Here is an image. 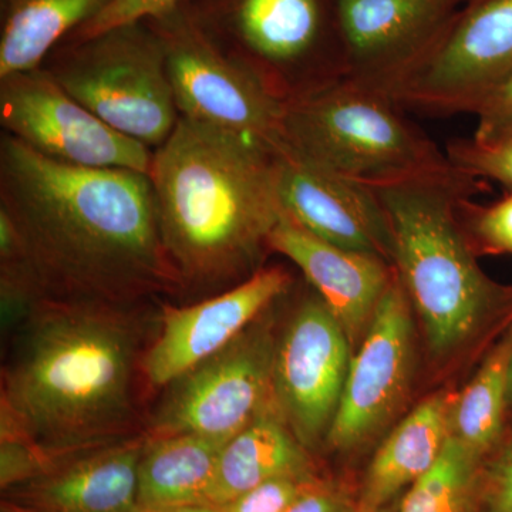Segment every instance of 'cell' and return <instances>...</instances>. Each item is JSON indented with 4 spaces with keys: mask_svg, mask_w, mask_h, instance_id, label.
<instances>
[{
    "mask_svg": "<svg viewBox=\"0 0 512 512\" xmlns=\"http://www.w3.org/2000/svg\"><path fill=\"white\" fill-rule=\"evenodd\" d=\"M146 305L45 298L8 339L0 436L18 434L57 458L137 431Z\"/></svg>",
    "mask_w": 512,
    "mask_h": 512,
    "instance_id": "7a4b0ae2",
    "label": "cell"
},
{
    "mask_svg": "<svg viewBox=\"0 0 512 512\" xmlns=\"http://www.w3.org/2000/svg\"><path fill=\"white\" fill-rule=\"evenodd\" d=\"M466 0H340L345 80L392 93L426 62Z\"/></svg>",
    "mask_w": 512,
    "mask_h": 512,
    "instance_id": "4fadbf2b",
    "label": "cell"
},
{
    "mask_svg": "<svg viewBox=\"0 0 512 512\" xmlns=\"http://www.w3.org/2000/svg\"><path fill=\"white\" fill-rule=\"evenodd\" d=\"M484 464L450 434L436 466L407 490L399 512H480Z\"/></svg>",
    "mask_w": 512,
    "mask_h": 512,
    "instance_id": "cb8c5ba5",
    "label": "cell"
},
{
    "mask_svg": "<svg viewBox=\"0 0 512 512\" xmlns=\"http://www.w3.org/2000/svg\"><path fill=\"white\" fill-rule=\"evenodd\" d=\"M271 252L289 259L328 306L350 345L363 339L394 268L379 256L336 247L316 238L284 212L269 238Z\"/></svg>",
    "mask_w": 512,
    "mask_h": 512,
    "instance_id": "ac0fdd59",
    "label": "cell"
},
{
    "mask_svg": "<svg viewBox=\"0 0 512 512\" xmlns=\"http://www.w3.org/2000/svg\"><path fill=\"white\" fill-rule=\"evenodd\" d=\"M292 275L264 266L247 281L187 306H161L157 333L147 346L141 373L164 389L192 367L220 352L288 293Z\"/></svg>",
    "mask_w": 512,
    "mask_h": 512,
    "instance_id": "9a60e30c",
    "label": "cell"
},
{
    "mask_svg": "<svg viewBox=\"0 0 512 512\" xmlns=\"http://www.w3.org/2000/svg\"><path fill=\"white\" fill-rule=\"evenodd\" d=\"M42 67L94 116L150 150L180 120L163 40L148 20L64 40Z\"/></svg>",
    "mask_w": 512,
    "mask_h": 512,
    "instance_id": "52a82bcc",
    "label": "cell"
},
{
    "mask_svg": "<svg viewBox=\"0 0 512 512\" xmlns=\"http://www.w3.org/2000/svg\"><path fill=\"white\" fill-rule=\"evenodd\" d=\"M480 512H512V430L485 461Z\"/></svg>",
    "mask_w": 512,
    "mask_h": 512,
    "instance_id": "f546056e",
    "label": "cell"
},
{
    "mask_svg": "<svg viewBox=\"0 0 512 512\" xmlns=\"http://www.w3.org/2000/svg\"><path fill=\"white\" fill-rule=\"evenodd\" d=\"M357 512H392V510H390V507L383 508V510H376V511L362 510V508H359V510H357Z\"/></svg>",
    "mask_w": 512,
    "mask_h": 512,
    "instance_id": "d590c367",
    "label": "cell"
},
{
    "mask_svg": "<svg viewBox=\"0 0 512 512\" xmlns=\"http://www.w3.org/2000/svg\"><path fill=\"white\" fill-rule=\"evenodd\" d=\"M470 2V0H466V3Z\"/></svg>",
    "mask_w": 512,
    "mask_h": 512,
    "instance_id": "8d00e7d4",
    "label": "cell"
},
{
    "mask_svg": "<svg viewBox=\"0 0 512 512\" xmlns=\"http://www.w3.org/2000/svg\"><path fill=\"white\" fill-rule=\"evenodd\" d=\"M262 316L220 352L164 387L144 429L148 437L197 434L231 440L271 406L276 338Z\"/></svg>",
    "mask_w": 512,
    "mask_h": 512,
    "instance_id": "9c48e42d",
    "label": "cell"
},
{
    "mask_svg": "<svg viewBox=\"0 0 512 512\" xmlns=\"http://www.w3.org/2000/svg\"><path fill=\"white\" fill-rule=\"evenodd\" d=\"M278 175V151L265 141L180 117L150 178L183 293L222 292L264 268L284 217Z\"/></svg>",
    "mask_w": 512,
    "mask_h": 512,
    "instance_id": "3957f363",
    "label": "cell"
},
{
    "mask_svg": "<svg viewBox=\"0 0 512 512\" xmlns=\"http://www.w3.org/2000/svg\"><path fill=\"white\" fill-rule=\"evenodd\" d=\"M390 94L340 80L286 104L282 146L365 187L461 174Z\"/></svg>",
    "mask_w": 512,
    "mask_h": 512,
    "instance_id": "5b68a950",
    "label": "cell"
},
{
    "mask_svg": "<svg viewBox=\"0 0 512 512\" xmlns=\"http://www.w3.org/2000/svg\"><path fill=\"white\" fill-rule=\"evenodd\" d=\"M508 407H510V413H512V326H511V346L510 356H508Z\"/></svg>",
    "mask_w": 512,
    "mask_h": 512,
    "instance_id": "836d02e7",
    "label": "cell"
},
{
    "mask_svg": "<svg viewBox=\"0 0 512 512\" xmlns=\"http://www.w3.org/2000/svg\"><path fill=\"white\" fill-rule=\"evenodd\" d=\"M512 74V0H470L419 69L392 93L403 110L424 116L473 114Z\"/></svg>",
    "mask_w": 512,
    "mask_h": 512,
    "instance_id": "8fae6325",
    "label": "cell"
},
{
    "mask_svg": "<svg viewBox=\"0 0 512 512\" xmlns=\"http://www.w3.org/2000/svg\"><path fill=\"white\" fill-rule=\"evenodd\" d=\"M446 154L460 173L478 181H495L512 190V138L488 146L473 138H454L448 141Z\"/></svg>",
    "mask_w": 512,
    "mask_h": 512,
    "instance_id": "484cf974",
    "label": "cell"
},
{
    "mask_svg": "<svg viewBox=\"0 0 512 512\" xmlns=\"http://www.w3.org/2000/svg\"><path fill=\"white\" fill-rule=\"evenodd\" d=\"M147 434L57 458L26 483L3 491V503L28 512H137L138 466Z\"/></svg>",
    "mask_w": 512,
    "mask_h": 512,
    "instance_id": "e0dca14e",
    "label": "cell"
},
{
    "mask_svg": "<svg viewBox=\"0 0 512 512\" xmlns=\"http://www.w3.org/2000/svg\"><path fill=\"white\" fill-rule=\"evenodd\" d=\"M55 458L18 434L0 436V485L2 491L26 483L55 464Z\"/></svg>",
    "mask_w": 512,
    "mask_h": 512,
    "instance_id": "4316f807",
    "label": "cell"
},
{
    "mask_svg": "<svg viewBox=\"0 0 512 512\" xmlns=\"http://www.w3.org/2000/svg\"><path fill=\"white\" fill-rule=\"evenodd\" d=\"M451 400L434 394L397 424L367 468L359 508L383 510L436 466L450 437Z\"/></svg>",
    "mask_w": 512,
    "mask_h": 512,
    "instance_id": "ffe728a7",
    "label": "cell"
},
{
    "mask_svg": "<svg viewBox=\"0 0 512 512\" xmlns=\"http://www.w3.org/2000/svg\"><path fill=\"white\" fill-rule=\"evenodd\" d=\"M457 218L474 254L512 255V190L493 204L458 198Z\"/></svg>",
    "mask_w": 512,
    "mask_h": 512,
    "instance_id": "d4e9b609",
    "label": "cell"
},
{
    "mask_svg": "<svg viewBox=\"0 0 512 512\" xmlns=\"http://www.w3.org/2000/svg\"><path fill=\"white\" fill-rule=\"evenodd\" d=\"M350 340L318 293L276 339L272 406L309 451L328 439L350 365Z\"/></svg>",
    "mask_w": 512,
    "mask_h": 512,
    "instance_id": "7c38bea8",
    "label": "cell"
},
{
    "mask_svg": "<svg viewBox=\"0 0 512 512\" xmlns=\"http://www.w3.org/2000/svg\"><path fill=\"white\" fill-rule=\"evenodd\" d=\"M483 188L461 173L375 190L392 229L394 272L440 357L512 325V285L485 274L457 218L458 198Z\"/></svg>",
    "mask_w": 512,
    "mask_h": 512,
    "instance_id": "277c9868",
    "label": "cell"
},
{
    "mask_svg": "<svg viewBox=\"0 0 512 512\" xmlns=\"http://www.w3.org/2000/svg\"><path fill=\"white\" fill-rule=\"evenodd\" d=\"M511 326L488 352L476 375L450 407L451 436L484 463L493 456L507 434Z\"/></svg>",
    "mask_w": 512,
    "mask_h": 512,
    "instance_id": "603a6c76",
    "label": "cell"
},
{
    "mask_svg": "<svg viewBox=\"0 0 512 512\" xmlns=\"http://www.w3.org/2000/svg\"><path fill=\"white\" fill-rule=\"evenodd\" d=\"M477 127L473 138L478 144H498L512 138V74L494 86L474 110Z\"/></svg>",
    "mask_w": 512,
    "mask_h": 512,
    "instance_id": "83f0119b",
    "label": "cell"
},
{
    "mask_svg": "<svg viewBox=\"0 0 512 512\" xmlns=\"http://www.w3.org/2000/svg\"><path fill=\"white\" fill-rule=\"evenodd\" d=\"M0 210L46 298L146 305L183 293L148 174L59 163L3 133Z\"/></svg>",
    "mask_w": 512,
    "mask_h": 512,
    "instance_id": "6da1fadb",
    "label": "cell"
},
{
    "mask_svg": "<svg viewBox=\"0 0 512 512\" xmlns=\"http://www.w3.org/2000/svg\"><path fill=\"white\" fill-rule=\"evenodd\" d=\"M412 303L396 272L377 305L348 376L326 443L352 451L389 423L403 403L413 367Z\"/></svg>",
    "mask_w": 512,
    "mask_h": 512,
    "instance_id": "5bb4252c",
    "label": "cell"
},
{
    "mask_svg": "<svg viewBox=\"0 0 512 512\" xmlns=\"http://www.w3.org/2000/svg\"><path fill=\"white\" fill-rule=\"evenodd\" d=\"M114 0H0V77L42 66Z\"/></svg>",
    "mask_w": 512,
    "mask_h": 512,
    "instance_id": "7402d4cb",
    "label": "cell"
},
{
    "mask_svg": "<svg viewBox=\"0 0 512 512\" xmlns=\"http://www.w3.org/2000/svg\"><path fill=\"white\" fill-rule=\"evenodd\" d=\"M311 476L308 448L271 404L222 448L205 504L220 508L276 478Z\"/></svg>",
    "mask_w": 512,
    "mask_h": 512,
    "instance_id": "d6986e66",
    "label": "cell"
},
{
    "mask_svg": "<svg viewBox=\"0 0 512 512\" xmlns=\"http://www.w3.org/2000/svg\"><path fill=\"white\" fill-rule=\"evenodd\" d=\"M0 123L50 160L150 175L154 151L94 116L42 66L0 77Z\"/></svg>",
    "mask_w": 512,
    "mask_h": 512,
    "instance_id": "30bf717a",
    "label": "cell"
},
{
    "mask_svg": "<svg viewBox=\"0 0 512 512\" xmlns=\"http://www.w3.org/2000/svg\"><path fill=\"white\" fill-rule=\"evenodd\" d=\"M2 512H28L8 503H2Z\"/></svg>",
    "mask_w": 512,
    "mask_h": 512,
    "instance_id": "e575fe53",
    "label": "cell"
},
{
    "mask_svg": "<svg viewBox=\"0 0 512 512\" xmlns=\"http://www.w3.org/2000/svg\"><path fill=\"white\" fill-rule=\"evenodd\" d=\"M147 20L163 40L180 117L281 147L285 104L204 32L185 0Z\"/></svg>",
    "mask_w": 512,
    "mask_h": 512,
    "instance_id": "ba28073f",
    "label": "cell"
},
{
    "mask_svg": "<svg viewBox=\"0 0 512 512\" xmlns=\"http://www.w3.org/2000/svg\"><path fill=\"white\" fill-rule=\"evenodd\" d=\"M316 478L318 476L276 478L222 505L220 512H285Z\"/></svg>",
    "mask_w": 512,
    "mask_h": 512,
    "instance_id": "f1b7e54d",
    "label": "cell"
},
{
    "mask_svg": "<svg viewBox=\"0 0 512 512\" xmlns=\"http://www.w3.org/2000/svg\"><path fill=\"white\" fill-rule=\"evenodd\" d=\"M279 198L299 227L336 247L379 256L392 264L389 218L373 188L278 148Z\"/></svg>",
    "mask_w": 512,
    "mask_h": 512,
    "instance_id": "2e32d148",
    "label": "cell"
},
{
    "mask_svg": "<svg viewBox=\"0 0 512 512\" xmlns=\"http://www.w3.org/2000/svg\"><path fill=\"white\" fill-rule=\"evenodd\" d=\"M137 512H220V508L208 504L173 505V507L148 508Z\"/></svg>",
    "mask_w": 512,
    "mask_h": 512,
    "instance_id": "d6a6232c",
    "label": "cell"
},
{
    "mask_svg": "<svg viewBox=\"0 0 512 512\" xmlns=\"http://www.w3.org/2000/svg\"><path fill=\"white\" fill-rule=\"evenodd\" d=\"M204 32L286 104L345 79L340 0H185Z\"/></svg>",
    "mask_w": 512,
    "mask_h": 512,
    "instance_id": "8992f818",
    "label": "cell"
},
{
    "mask_svg": "<svg viewBox=\"0 0 512 512\" xmlns=\"http://www.w3.org/2000/svg\"><path fill=\"white\" fill-rule=\"evenodd\" d=\"M180 2L181 0H114L100 15L64 40L87 39L116 26L157 18Z\"/></svg>",
    "mask_w": 512,
    "mask_h": 512,
    "instance_id": "4dcf8cb0",
    "label": "cell"
},
{
    "mask_svg": "<svg viewBox=\"0 0 512 512\" xmlns=\"http://www.w3.org/2000/svg\"><path fill=\"white\" fill-rule=\"evenodd\" d=\"M228 441L197 434L147 436L138 466V510L205 504Z\"/></svg>",
    "mask_w": 512,
    "mask_h": 512,
    "instance_id": "44dd1931",
    "label": "cell"
},
{
    "mask_svg": "<svg viewBox=\"0 0 512 512\" xmlns=\"http://www.w3.org/2000/svg\"><path fill=\"white\" fill-rule=\"evenodd\" d=\"M359 500L339 484L316 478L285 512H357Z\"/></svg>",
    "mask_w": 512,
    "mask_h": 512,
    "instance_id": "1f68e13d",
    "label": "cell"
}]
</instances>
